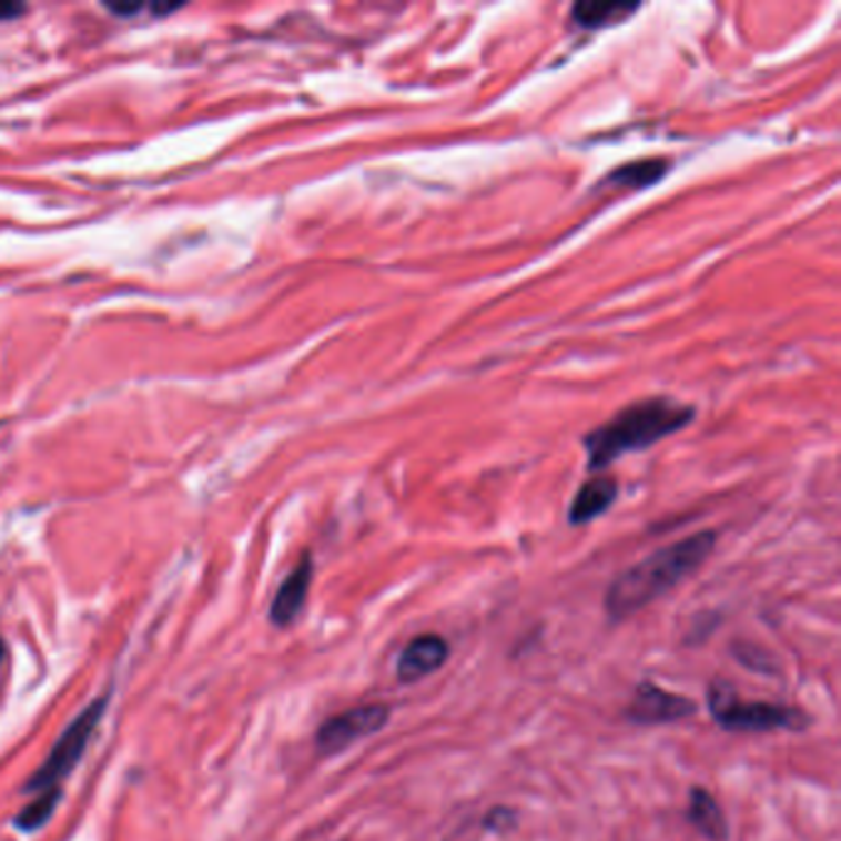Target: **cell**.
<instances>
[{
	"instance_id": "obj_6",
	"label": "cell",
	"mask_w": 841,
	"mask_h": 841,
	"mask_svg": "<svg viewBox=\"0 0 841 841\" xmlns=\"http://www.w3.org/2000/svg\"><path fill=\"white\" fill-rule=\"evenodd\" d=\"M691 713H696L693 701L663 691L655 683H641L632 706L627 708V718L632 723H671Z\"/></svg>"
},
{
	"instance_id": "obj_16",
	"label": "cell",
	"mask_w": 841,
	"mask_h": 841,
	"mask_svg": "<svg viewBox=\"0 0 841 841\" xmlns=\"http://www.w3.org/2000/svg\"><path fill=\"white\" fill-rule=\"evenodd\" d=\"M3 655H6V645H3V639H0V661H3Z\"/></svg>"
},
{
	"instance_id": "obj_12",
	"label": "cell",
	"mask_w": 841,
	"mask_h": 841,
	"mask_svg": "<svg viewBox=\"0 0 841 841\" xmlns=\"http://www.w3.org/2000/svg\"><path fill=\"white\" fill-rule=\"evenodd\" d=\"M691 822L699 829L701 834H706L711 841H726L728 839V824L726 817L721 812V807L713 800L711 792H706L701 788H696L691 792Z\"/></svg>"
},
{
	"instance_id": "obj_11",
	"label": "cell",
	"mask_w": 841,
	"mask_h": 841,
	"mask_svg": "<svg viewBox=\"0 0 841 841\" xmlns=\"http://www.w3.org/2000/svg\"><path fill=\"white\" fill-rule=\"evenodd\" d=\"M669 169H671V163L667 159H641V161L619 165L617 171L607 175L605 183L615 188H625V191H639V188H649L659 183Z\"/></svg>"
},
{
	"instance_id": "obj_13",
	"label": "cell",
	"mask_w": 841,
	"mask_h": 841,
	"mask_svg": "<svg viewBox=\"0 0 841 841\" xmlns=\"http://www.w3.org/2000/svg\"><path fill=\"white\" fill-rule=\"evenodd\" d=\"M62 797V790L54 784L50 790H42L36 802H30L23 812L16 814V827L23 829V832H36L42 824L48 822L52 812L58 810V802Z\"/></svg>"
},
{
	"instance_id": "obj_5",
	"label": "cell",
	"mask_w": 841,
	"mask_h": 841,
	"mask_svg": "<svg viewBox=\"0 0 841 841\" xmlns=\"http://www.w3.org/2000/svg\"><path fill=\"white\" fill-rule=\"evenodd\" d=\"M387 718H391V711L381 703L351 708V711L328 718V721L318 728L316 748L324 752V756H334V752H341L348 746L358 743L361 738L378 733L381 728H385Z\"/></svg>"
},
{
	"instance_id": "obj_9",
	"label": "cell",
	"mask_w": 841,
	"mask_h": 841,
	"mask_svg": "<svg viewBox=\"0 0 841 841\" xmlns=\"http://www.w3.org/2000/svg\"><path fill=\"white\" fill-rule=\"evenodd\" d=\"M617 499V482L607 474H597V477L585 482L578 494H575L570 506V521L573 524H588L592 518L602 516Z\"/></svg>"
},
{
	"instance_id": "obj_8",
	"label": "cell",
	"mask_w": 841,
	"mask_h": 841,
	"mask_svg": "<svg viewBox=\"0 0 841 841\" xmlns=\"http://www.w3.org/2000/svg\"><path fill=\"white\" fill-rule=\"evenodd\" d=\"M312 575H314L312 558L304 556L302 563H298V566L290 573V578L282 582V588L276 590L272 610H270V617L276 627L292 625L296 615L302 612L306 595H308V585H312Z\"/></svg>"
},
{
	"instance_id": "obj_2",
	"label": "cell",
	"mask_w": 841,
	"mask_h": 841,
	"mask_svg": "<svg viewBox=\"0 0 841 841\" xmlns=\"http://www.w3.org/2000/svg\"><path fill=\"white\" fill-rule=\"evenodd\" d=\"M693 419V407L671 397H647L625 409L585 437L590 469H602L617 457L657 445L663 437L679 433Z\"/></svg>"
},
{
	"instance_id": "obj_15",
	"label": "cell",
	"mask_w": 841,
	"mask_h": 841,
	"mask_svg": "<svg viewBox=\"0 0 841 841\" xmlns=\"http://www.w3.org/2000/svg\"><path fill=\"white\" fill-rule=\"evenodd\" d=\"M23 10H26V6H20V3H0V20L16 18V16L23 13Z\"/></svg>"
},
{
	"instance_id": "obj_4",
	"label": "cell",
	"mask_w": 841,
	"mask_h": 841,
	"mask_svg": "<svg viewBox=\"0 0 841 841\" xmlns=\"http://www.w3.org/2000/svg\"><path fill=\"white\" fill-rule=\"evenodd\" d=\"M708 706L718 723L728 730H774L802 728L804 716L794 708L772 703H740L728 683H716L708 693Z\"/></svg>"
},
{
	"instance_id": "obj_10",
	"label": "cell",
	"mask_w": 841,
	"mask_h": 841,
	"mask_svg": "<svg viewBox=\"0 0 841 841\" xmlns=\"http://www.w3.org/2000/svg\"><path fill=\"white\" fill-rule=\"evenodd\" d=\"M639 10V3H622V0H580L573 6V20L585 30H602L622 26Z\"/></svg>"
},
{
	"instance_id": "obj_1",
	"label": "cell",
	"mask_w": 841,
	"mask_h": 841,
	"mask_svg": "<svg viewBox=\"0 0 841 841\" xmlns=\"http://www.w3.org/2000/svg\"><path fill=\"white\" fill-rule=\"evenodd\" d=\"M716 534L713 530H701L683 540H677L667 548L651 553L649 558L639 560L637 566L625 570L612 582L610 592L605 597L607 612L612 619H622L639 612L641 607H647L677 588L689 575L699 570L706 558L713 553Z\"/></svg>"
},
{
	"instance_id": "obj_14",
	"label": "cell",
	"mask_w": 841,
	"mask_h": 841,
	"mask_svg": "<svg viewBox=\"0 0 841 841\" xmlns=\"http://www.w3.org/2000/svg\"><path fill=\"white\" fill-rule=\"evenodd\" d=\"M484 824L489 829H504L508 824H514V812L511 810H494L489 817L484 819Z\"/></svg>"
},
{
	"instance_id": "obj_7",
	"label": "cell",
	"mask_w": 841,
	"mask_h": 841,
	"mask_svg": "<svg viewBox=\"0 0 841 841\" xmlns=\"http://www.w3.org/2000/svg\"><path fill=\"white\" fill-rule=\"evenodd\" d=\"M449 657V645L439 635H425L409 641L397 661V679L415 683L435 673Z\"/></svg>"
},
{
	"instance_id": "obj_3",
	"label": "cell",
	"mask_w": 841,
	"mask_h": 841,
	"mask_svg": "<svg viewBox=\"0 0 841 841\" xmlns=\"http://www.w3.org/2000/svg\"><path fill=\"white\" fill-rule=\"evenodd\" d=\"M104 711H107V696H102V699H94L80 716L74 718V721L68 726V730H64V733L60 736L58 743H54V748L50 750L48 760L30 774V780L26 784L28 792L50 790L62 778H68L72 768L77 766V762H80L82 752H84L87 743H90V738L97 730L99 721H102Z\"/></svg>"
}]
</instances>
